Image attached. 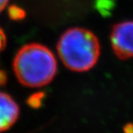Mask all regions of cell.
Masks as SVG:
<instances>
[{
	"label": "cell",
	"instance_id": "6",
	"mask_svg": "<svg viewBox=\"0 0 133 133\" xmlns=\"http://www.w3.org/2000/svg\"><path fill=\"white\" fill-rule=\"evenodd\" d=\"M45 97L44 92H36L29 96L27 99V104L32 108H39L42 106L43 101Z\"/></svg>",
	"mask_w": 133,
	"mask_h": 133
},
{
	"label": "cell",
	"instance_id": "4",
	"mask_svg": "<svg viewBox=\"0 0 133 133\" xmlns=\"http://www.w3.org/2000/svg\"><path fill=\"white\" fill-rule=\"evenodd\" d=\"M19 107L7 93L0 91V132L10 129L19 117Z\"/></svg>",
	"mask_w": 133,
	"mask_h": 133
},
{
	"label": "cell",
	"instance_id": "7",
	"mask_svg": "<svg viewBox=\"0 0 133 133\" xmlns=\"http://www.w3.org/2000/svg\"><path fill=\"white\" fill-rule=\"evenodd\" d=\"M113 6L114 3L111 0H97L96 1L97 10L105 15L112 10Z\"/></svg>",
	"mask_w": 133,
	"mask_h": 133
},
{
	"label": "cell",
	"instance_id": "9",
	"mask_svg": "<svg viewBox=\"0 0 133 133\" xmlns=\"http://www.w3.org/2000/svg\"><path fill=\"white\" fill-rule=\"evenodd\" d=\"M7 82V75L5 71L0 69V87L4 86Z\"/></svg>",
	"mask_w": 133,
	"mask_h": 133
},
{
	"label": "cell",
	"instance_id": "5",
	"mask_svg": "<svg viewBox=\"0 0 133 133\" xmlns=\"http://www.w3.org/2000/svg\"><path fill=\"white\" fill-rule=\"evenodd\" d=\"M8 15L14 21H20L26 17V11L17 5H11L8 9Z\"/></svg>",
	"mask_w": 133,
	"mask_h": 133
},
{
	"label": "cell",
	"instance_id": "3",
	"mask_svg": "<svg viewBox=\"0 0 133 133\" xmlns=\"http://www.w3.org/2000/svg\"><path fill=\"white\" fill-rule=\"evenodd\" d=\"M110 39L112 50L119 59L133 58V20H125L112 26Z\"/></svg>",
	"mask_w": 133,
	"mask_h": 133
},
{
	"label": "cell",
	"instance_id": "8",
	"mask_svg": "<svg viewBox=\"0 0 133 133\" xmlns=\"http://www.w3.org/2000/svg\"><path fill=\"white\" fill-rule=\"evenodd\" d=\"M6 45V37L4 31L0 27V53H1Z\"/></svg>",
	"mask_w": 133,
	"mask_h": 133
},
{
	"label": "cell",
	"instance_id": "1",
	"mask_svg": "<svg viewBox=\"0 0 133 133\" xmlns=\"http://www.w3.org/2000/svg\"><path fill=\"white\" fill-rule=\"evenodd\" d=\"M57 61L52 51L40 43L24 45L13 61L15 75L22 85L40 88L50 83L57 73Z\"/></svg>",
	"mask_w": 133,
	"mask_h": 133
},
{
	"label": "cell",
	"instance_id": "10",
	"mask_svg": "<svg viewBox=\"0 0 133 133\" xmlns=\"http://www.w3.org/2000/svg\"><path fill=\"white\" fill-rule=\"evenodd\" d=\"M123 133H133V123H128L123 127Z\"/></svg>",
	"mask_w": 133,
	"mask_h": 133
},
{
	"label": "cell",
	"instance_id": "2",
	"mask_svg": "<svg viewBox=\"0 0 133 133\" xmlns=\"http://www.w3.org/2000/svg\"><path fill=\"white\" fill-rule=\"evenodd\" d=\"M57 51L66 68L75 72H84L97 63L100 43L91 31L72 27L61 35L57 43Z\"/></svg>",
	"mask_w": 133,
	"mask_h": 133
},
{
	"label": "cell",
	"instance_id": "11",
	"mask_svg": "<svg viewBox=\"0 0 133 133\" xmlns=\"http://www.w3.org/2000/svg\"><path fill=\"white\" fill-rule=\"evenodd\" d=\"M8 2H9V0H0V12L3 11L6 8Z\"/></svg>",
	"mask_w": 133,
	"mask_h": 133
}]
</instances>
